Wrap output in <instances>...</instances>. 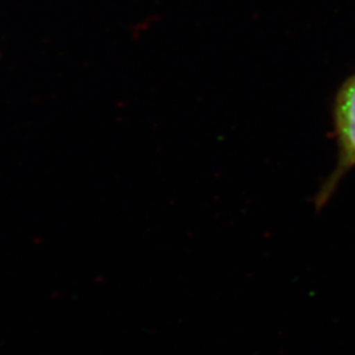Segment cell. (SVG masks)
Segmentation results:
<instances>
[{
  "instance_id": "cell-1",
  "label": "cell",
  "mask_w": 355,
  "mask_h": 355,
  "mask_svg": "<svg viewBox=\"0 0 355 355\" xmlns=\"http://www.w3.org/2000/svg\"><path fill=\"white\" fill-rule=\"evenodd\" d=\"M333 124L338 146V159L315 199L318 209L328 203L343 179L355 167V74L343 80L333 103Z\"/></svg>"
}]
</instances>
